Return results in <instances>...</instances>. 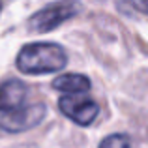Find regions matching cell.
I'll use <instances>...</instances> for the list:
<instances>
[{"instance_id": "cell-1", "label": "cell", "mask_w": 148, "mask_h": 148, "mask_svg": "<svg viewBox=\"0 0 148 148\" xmlns=\"http://www.w3.org/2000/svg\"><path fill=\"white\" fill-rule=\"evenodd\" d=\"M66 64H68L66 51L56 43H30L17 54L19 71L28 75L60 71Z\"/></svg>"}, {"instance_id": "cell-2", "label": "cell", "mask_w": 148, "mask_h": 148, "mask_svg": "<svg viewBox=\"0 0 148 148\" xmlns=\"http://www.w3.org/2000/svg\"><path fill=\"white\" fill-rule=\"evenodd\" d=\"M81 11H83V4L79 0H56V2H51L45 8H41L40 11H36L30 17L28 26L36 34H45L64 25L69 19L77 17Z\"/></svg>"}, {"instance_id": "cell-3", "label": "cell", "mask_w": 148, "mask_h": 148, "mask_svg": "<svg viewBox=\"0 0 148 148\" xmlns=\"http://www.w3.org/2000/svg\"><path fill=\"white\" fill-rule=\"evenodd\" d=\"M47 114V105L45 103H32L23 105L15 111H8L0 118V127L8 133H21V131L36 127Z\"/></svg>"}, {"instance_id": "cell-4", "label": "cell", "mask_w": 148, "mask_h": 148, "mask_svg": "<svg viewBox=\"0 0 148 148\" xmlns=\"http://www.w3.org/2000/svg\"><path fill=\"white\" fill-rule=\"evenodd\" d=\"M58 109L62 111V114H66L79 126H90L99 114V105L94 99L77 98L75 94L58 99Z\"/></svg>"}, {"instance_id": "cell-5", "label": "cell", "mask_w": 148, "mask_h": 148, "mask_svg": "<svg viewBox=\"0 0 148 148\" xmlns=\"http://www.w3.org/2000/svg\"><path fill=\"white\" fill-rule=\"evenodd\" d=\"M28 96V88L19 79H8L0 84V111H15L23 107Z\"/></svg>"}, {"instance_id": "cell-6", "label": "cell", "mask_w": 148, "mask_h": 148, "mask_svg": "<svg viewBox=\"0 0 148 148\" xmlns=\"http://www.w3.org/2000/svg\"><path fill=\"white\" fill-rule=\"evenodd\" d=\"M53 88L58 92H66V94H86L92 88V83L86 75L66 73V75H58L53 81Z\"/></svg>"}, {"instance_id": "cell-7", "label": "cell", "mask_w": 148, "mask_h": 148, "mask_svg": "<svg viewBox=\"0 0 148 148\" xmlns=\"http://www.w3.org/2000/svg\"><path fill=\"white\" fill-rule=\"evenodd\" d=\"M99 148H135L131 139L124 133H112L99 143Z\"/></svg>"}, {"instance_id": "cell-8", "label": "cell", "mask_w": 148, "mask_h": 148, "mask_svg": "<svg viewBox=\"0 0 148 148\" xmlns=\"http://www.w3.org/2000/svg\"><path fill=\"white\" fill-rule=\"evenodd\" d=\"M126 2H130V6L135 8L137 11L148 15V0H126Z\"/></svg>"}, {"instance_id": "cell-9", "label": "cell", "mask_w": 148, "mask_h": 148, "mask_svg": "<svg viewBox=\"0 0 148 148\" xmlns=\"http://www.w3.org/2000/svg\"><path fill=\"white\" fill-rule=\"evenodd\" d=\"M0 11H2V2H0Z\"/></svg>"}]
</instances>
